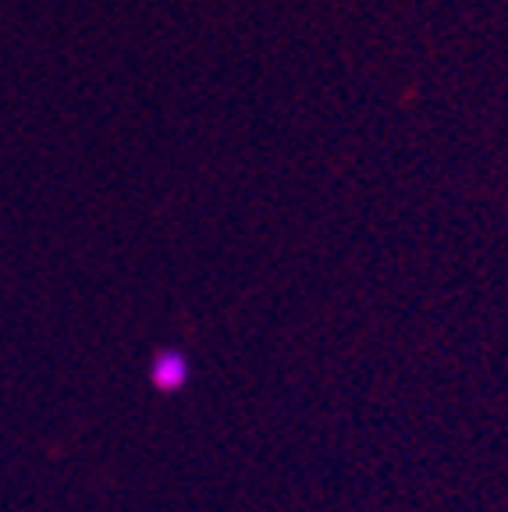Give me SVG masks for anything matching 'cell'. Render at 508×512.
Wrapping results in <instances>:
<instances>
[{
  "label": "cell",
  "mask_w": 508,
  "mask_h": 512,
  "mask_svg": "<svg viewBox=\"0 0 508 512\" xmlns=\"http://www.w3.org/2000/svg\"><path fill=\"white\" fill-rule=\"evenodd\" d=\"M189 374H192V363L182 349L175 345H167V349H157L150 360V384L157 392L164 395H175L182 392L185 384H189Z\"/></svg>",
  "instance_id": "cell-1"
}]
</instances>
